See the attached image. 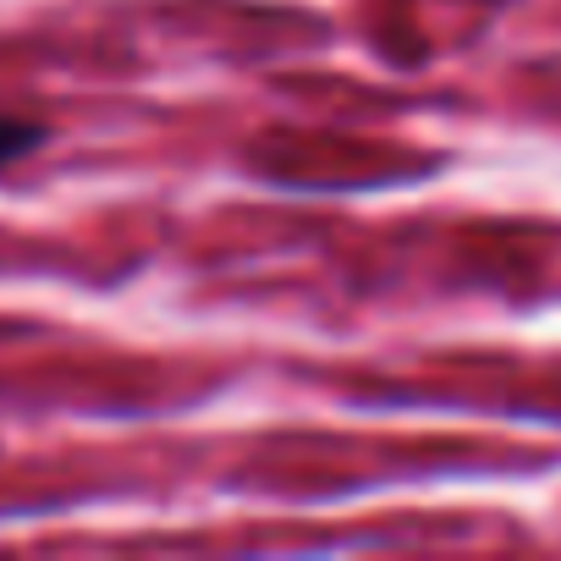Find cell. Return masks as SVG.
Returning <instances> with one entry per match:
<instances>
[{
  "label": "cell",
  "mask_w": 561,
  "mask_h": 561,
  "mask_svg": "<svg viewBox=\"0 0 561 561\" xmlns=\"http://www.w3.org/2000/svg\"><path fill=\"white\" fill-rule=\"evenodd\" d=\"M45 138H50V133H45L39 122H23V116H0V171H7V165H18L23 154H34Z\"/></svg>",
  "instance_id": "obj_1"
}]
</instances>
